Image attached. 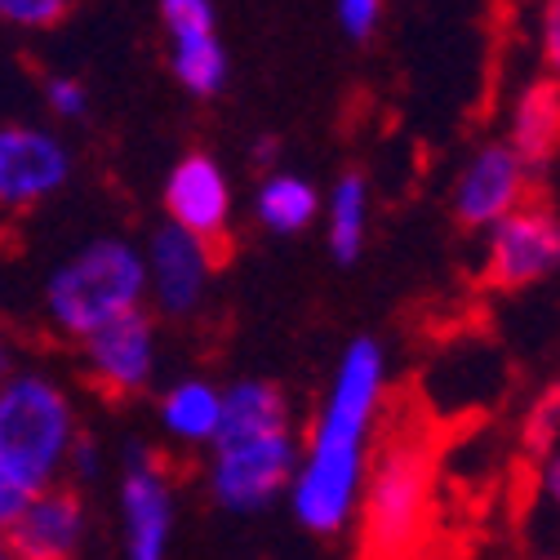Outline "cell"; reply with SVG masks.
I'll return each mask as SVG.
<instances>
[{
	"label": "cell",
	"instance_id": "cell-12",
	"mask_svg": "<svg viewBox=\"0 0 560 560\" xmlns=\"http://www.w3.org/2000/svg\"><path fill=\"white\" fill-rule=\"evenodd\" d=\"M125 529H129V560H161L170 538V489L161 480L156 458L138 445L129 450L125 471Z\"/></svg>",
	"mask_w": 560,
	"mask_h": 560
},
{
	"label": "cell",
	"instance_id": "cell-9",
	"mask_svg": "<svg viewBox=\"0 0 560 560\" xmlns=\"http://www.w3.org/2000/svg\"><path fill=\"white\" fill-rule=\"evenodd\" d=\"M143 254H148V290H152L156 307L165 316H191L205 299L209 271H214L219 254L174 223L156 228Z\"/></svg>",
	"mask_w": 560,
	"mask_h": 560
},
{
	"label": "cell",
	"instance_id": "cell-14",
	"mask_svg": "<svg viewBox=\"0 0 560 560\" xmlns=\"http://www.w3.org/2000/svg\"><path fill=\"white\" fill-rule=\"evenodd\" d=\"M508 143L529 170L551 165V156L560 152V81L542 77L521 90L508 120Z\"/></svg>",
	"mask_w": 560,
	"mask_h": 560
},
{
	"label": "cell",
	"instance_id": "cell-16",
	"mask_svg": "<svg viewBox=\"0 0 560 560\" xmlns=\"http://www.w3.org/2000/svg\"><path fill=\"white\" fill-rule=\"evenodd\" d=\"M254 214L267 232L276 236H299L307 232L316 219H320V191L303 178V174H280L271 170L262 183H258V196H254Z\"/></svg>",
	"mask_w": 560,
	"mask_h": 560
},
{
	"label": "cell",
	"instance_id": "cell-25",
	"mask_svg": "<svg viewBox=\"0 0 560 560\" xmlns=\"http://www.w3.org/2000/svg\"><path fill=\"white\" fill-rule=\"evenodd\" d=\"M538 54H542V72H547L551 81H560V0H542Z\"/></svg>",
	"mask_w": 560,
	"mask_h": 560
},
{
	"label": "cell",
	"instance_id": "cell-22",
	"mask_svg": "<svg viewBox=\"0 0 560 560\" xmlns=\"http://www.w3.org/2000/svg\"><path fill=\"white\" fill-rule=\"evenodd\" d=\"M556 432H560V387L542 392L538 405L529 409V418H525V445H529L534 454H542V450L556 441Z\"/></svg>",
	"mask_w": 560,
	"mask_h": 560
},
{
	"label": "cell",
	"instance_id": "cell-24",
	"mask_svg": "<svg viewBox=\"0 0 560 560\" xmlns=\"http://www.w3.org/2000/svg\"><path fill=\"white\" fill-rule=\"evenodd\" d=\"M334 14H338L342 36L370 40V36L378 32V19H383V0H338Z\"/></svg>",
	"mask_w": 560,
	"mask_h": 560
},
{
	"label": "cell",
	"instance_id": "cell-23",
	"mask_svg": "<svg viewBox=\"0 0 560 560\" xmlns=\"http://www.w3.org/2000/svg\"><path fill=\"white\" fill-rule=\"evenodd\" d=\"M45 103L62 120H85V112H90V94L77 77H49L45 81Z\"/></svg>",
	"mask_w": 560,
	"mask_h": 560
},
{
	"label": "cell",
	"instance_id": "cell-26",
	"mask_svg": "<svg viewBox=\"0 0 560 560\" xmlns=\"http://www.w3.org/2000/svg\"><path fill=\"white\" fill-rule=\"evenodd\" d=\"M280 156V143H276V138H258V143H254V165H262L267 174H271V161Z\"/></svg>",
	"mask_w": 560,
	"mask_h": 560
},
{
	"label": "cell",
	"instance_id": "cell-27",
	"mask_svg": "<svg viewBox=\"0 0 560 560\" xmlns=\"http://www.w3.org/2000/svg\"><path fill=\"white\" fill-rule=\"evenodd\" d=\"M547 494H551V499L560 503V454H556V458L547 463Z\"/></svg>",
	"mask_w": 560,
	"mask_h": 560
},
{
	"label": "cell",
	"instance_id": "cell-1",
	"mask_svg": "<svg viewBox=\"0 0 560 560\" xmlns=\"http://www.w3.org/2000/svg\"><path fill=\"white\" fill-rule=\"evenodd\" d=\"M378 400H383V347L374 338H357L338 361L329 400L307 445V463L299 467L294 480V512L307 529L334 534L352 512L365 467V436Z\"/></svg>",
	"mask_w": 560,
	"mask_h": 560
},
{
	"label": "cell",
	"instance_id": "cell-7",
	"mask_svg": "<svg viewBox=\"0 0 560 560\" xmlns=\"http://www.w3.org/2000/svg\"><path fill=\"white\" fill-rule=\"evenodd\" d=\"M529 165L516 156L512 143L480 148L454 187V219L463 228H489L494 232L503 219L529 205Z\"/></svg>",
	"mask_w": 560,
	"mask_h": 560
},
{
	"label": "cell",
	"instance_id": "cell-18",
	"mask_svg": "<svg viewBox=\"0 0 560 560\" xmlns=\"http://www.w3.org/2000/svg\"><path fill=\"white\" fill-rule=\"evenodd\" d=\"M365 219H370V187L361 174H342L329 191L325 205V236H329V254L347 267L357 262L365 249Z\"/></svg>",
	"mask_w": 560,
	"mask_h": 560
},
{
	"label": "cell",
	"instance_id": "cell-17",
	"mask_svg": "<svg viewBox=\"0 0 560 560\" xmlns=\"http://www.w3.org/2000/svg\"><path fill=\"white\" fill-rule=\"evenodd\" d=\"M223 405H228V392L209 387L205 378H187L170 387V396L161 400V418L178 441H219Z\"/></svg>",
	"mask_w": 560,
	"mask_h": 560
},
{
	"label": "cell",
	"instance_id": "cell-5",
	"mask_svg": "<svg viewBox=\"0 0 560 560\" xmlns=\"http://www.w3.org/2000/svg\"><path fill=\"white\" fill-rule=\"evenodd\" d=\"M551 271H560V214L529 200L489 232L485 280L494 290H521Z\"/></svg>",
	"mask_w": 560,
	"mask_h": 560
},
{
	"label": "cell",
	"instance_id": "cell-3",
	"mask_svg": "<svg viewBox=\"0 0 560 560\" xmlns=\"http://www.w3.org/2000/svg\"><path fill=\"white\" fill-rule=\"evenodd\" d=\"M72 450V405L40 378L19 374L0 396V521L14 525L54 480V467Z\"/></svg>",
	"mask_w": 560,
	"mask_h": 560
},
{
	"label": "cell",
	"instance_id": "cell-6",
	"mask_svg": "<svg viewBox=\"0 0 560 560\" xmlns=\"http://www.w3.org/2000/svg\"><path fill=\"white\" fill-rule=\"evenodd\" d=\"M165 214L187 236L205 241L223 258L232 228V183L209 152H187L165 178Z\"/></svg>",
	"mask_w": 560,
	"mask_h": 560
},
{
	"label": "cell",
	"instance_id": "cell-10",
	"mask_svg": "<svg viewBox=\"0 0 560 560\" xmlns=\"http://www.w3.org/2000/svg\"><path fill=\"white\" fill-rule=\"evenodd\" d=\"M290 471H294L290 432L249 441V445H228V450H214V494L236 512H254L290 480Z\"/></svg>",
	"mask_w": 560,
	"mask_h": 560
},
{
	"label": "cell",
	"instance_id": "cell-2",
	"mask_svg": "<svg viewBox=\"0 0 560 560\" xmlns=\"http://www.w3.org/2000/svg\"><path fill=\"white\" fill-rule=\"evenodd\" d=\"M436 463L441 428L423 405H396L365 485L361 560H423L436 516Z\"/></svg>",
	"mask_w": 560,
	"mask_h": 560
},
{
	"label": "cell",
	"instance_id": "cell-11",
	"mask_svg": "<svg viewBox=\"0 0 560 560\" xmlns=\"http://www.w3.org/2000/svg\"><path fill=\"white\" fill-rule=\"evenodd\" d=\"M81 347H85L90 374L112 396L143 392L148 378H152V370H156V325H152L148 312H133V316L98 329Z\"/></svg>",
	"mask_w": 560,
	"mask_h": 560
},
{
	"label": "cell",
	"instance_id": "cell-21",
	"mask_svg": "<svg viewBox=\"0 0 560 560\" xmlns=\"http://www.w3.org/2000/svg\"><path fill=\"white\" fill-rule=\"evenodd\" d=\"M72 10V0H0V19L23 32H45L58 27Z\"/></svg>",
	"mask_w": 560,
	"mask_h": 560
},
{
	"label": "cell",
	"instance_id": "cell-15",
	"mask_svg": "<svg viewBox=\"0 0 560 560\" xmlns=\"http://www.w3.org/2000/svg\"><path fill=\"white\" fill-rule=\"evenodd\" d=\"M290 432V405H285V392L276 383H262V378H249V383H236L228 392V405H223V432L214 441V450H228V445H249V441H267V436H285Z\"/></svg>",
	"mask_w": 560,
	"mask_h": 560
},
{
	"label": "cell",
	"instance_id": "cell-19",
	"mask_svg": "<svg viewBox=\"0 0 560 560\" xmlns=\"http://www.w3.org/2000/svg\"><path fill=\"white\" fill-rule=\"evenodd\" d=\"M170 67H174V81H178L191 98H219V94L228 90V54H223L219 36L174 45Z\"/></svg>",
	"mask_w": 560,
	"mask_h": 560
},
{
	"label": "cell",
	"instance_id": "cell-8",
	"mask_svg": "<svg viewBox=\"0 0 560 560\" xmlns=\"http://www.w3.org/2000/svg\"><path fill=\"white\" fill-rule=\"evenodd\" d=\"M72 178V152L40 125H5L0 129V205L36 209Z\"/></svg>",
	"mask_w": 560,
	"mask_h": 560
},
{
	"label": "cell",
	"instance_id": "cell-4",
	"mask_svg": "<svg viewBox=\"0 0 560 560\" xmlns=\"http://www.w3.org/2000/svg\"><path fill=\"white\" fill-rule=\"evenodd\" d=\"M143 294H152L148 254L120 236H98L49 271L45 312L62 334L85 342L98 329L143 312Z\"/></svg>",
	"mask_w": 560,
	"mask_h": 560
},
{
	"label": "cell",
	"instance_id": "cell-13",
	"mask_svg": "<svg viewBox=\"0 0 560 560\" xmlns=\"http://www.w3.org/2000/svg\"><path fill=\"white\" fill-rule=\"evenodd\" d=\"M81 542V503L72 489H45V494L5 525L10 560H72Z\"/></svg>",
	"mask_w": 560,
	"mask_h": 560
},
{
	"label": "cell",
	"instance_id": "cell-20",
	"mask_svg": "<svg viewBox=\"0 0 560 560\" xmlns=\"http://www.w3.org/2000/svg\"><path fill=\"white\" fill-rule=\"evenodd\" d=\"M161 23L174 45L214 36V0H161Z\"/></svg>",
	"mask_w": 560,
	"mask_h": 560
}]
</instances>
